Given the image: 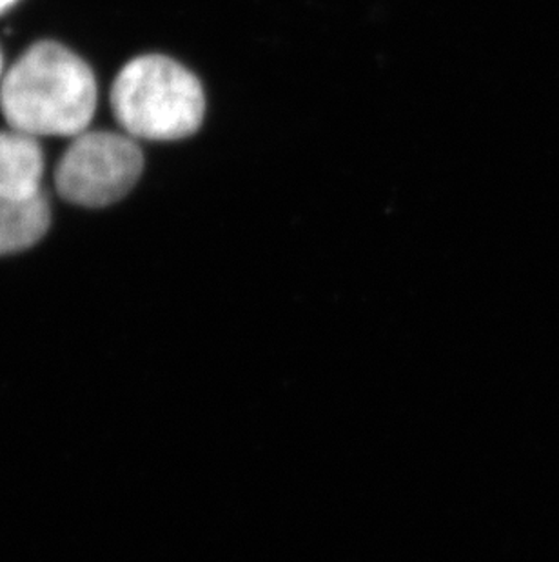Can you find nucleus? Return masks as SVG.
<instances>
[{
    "mask_svg": "<svg viewBox=\"0 0 559 562\" xmlns=\"http://www.w3.org/2000/svg\"><path fill=\"white\" fill-rule=\"evenodd\" d=\"M112 108L132 137L179 140L202 126L206 95L201 80L182 64L162 55H144L116 77Z\"/></svg>",
    "mask_w": 559,
    "mask_h": 562,
    "instance_id": "2",
    "label": "nucleus"
},
{
    "mask_svg": "<svg viewBox=\"0 0 559 562\" xmlns=\"http://www.w3.org/2000/svg\"><path fill=\"white\" fill-rule=\"evenodd\" d=\"M19 0H0V13L5 10H10L11 5L16 4Z\"/></svg>",
    "mask_w": 559,
    "mask_h": 562,
    "instance_id": "6",
    "label": "nucleus"
},
{
    "mask_svg": "<svg viewBox=\"0 0 559 562\" xmlns=\"http://www.w3.org/2000/svg\"><path fill=\"white\" fill-rule=\"evenodd\" d=\"M49 204L43 193L27 199L0 196V255L37 245L49 228Z\"/></svg>",
    "mask_w": 559,
    "mask_h": 562,
    "instance_id": "5",
    "label": "nucleus"
},
{
    "mask_svg": "<svg viewBox=\"0 0 559 562\" xmlns=\"http://www.w3.org/2000/svg\"><path fill=\"white\" fill-rule=\"evenodd\" d=\"M11 130L32 137H75L95 115L96 82L79 55L57 43H38L11 66L0 88Z\"/></svg>",
    "mask_w": 559,
    "mask_h": 562,
    "instance_id": "1",
    "label": "nucleus"
},
{
    "mask_svg": "<svg viewBox=\"0 0 559 562\" xmlns=\"http://www.w3.org/2000/svg\"><path fill=\"white\" fill-rule=\"evenodd\" d=\"M0 71H2V55H0Z\"/></svg>",
    "mask_w": 559,
    "mask_h": 562,
    "instance_id": "7",
    "label": "nucleus"
},
{
    "mask_svg": "<svg viewBox=\"0 0 559 562\" xmlns=\"http://www.w3.org/2000/svg\"><path fill=\"white\" fill-rule=\"evenodd\" d=\"M43 176L44 155L37 138L16 130L0 132V196L38 195Z\"/></svg>",
    "mask_w": 559,
    "mask_h": 562,
    "instance_id": "4",
    "label": "nucleus"
},
{
    "mask_svg": "<svg viewBox=\"0 0 559 562\" xmlns=\"http://www.w3.org/2000/svg\"><path fill=\"white\" fill-rule=\"evenodd\" d=\"M142 170V151L132 137L84 132L77 135L58 162L55 184L71 204L110 206L133 190Z\"/></svg>",
    "mask_w": 559,
    "mask_h": 562,
    "instance_id": "3",
    "label": "nucleus"
}]
</instances>
